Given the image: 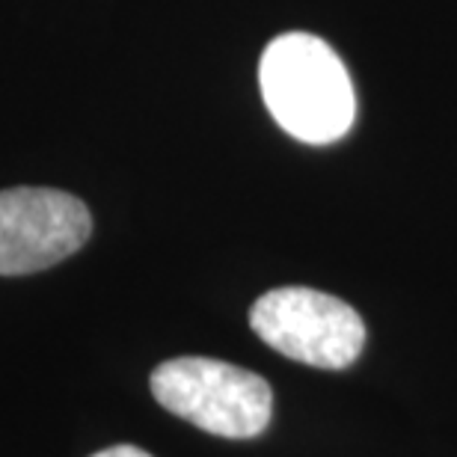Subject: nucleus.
I'll return each mask as SVG.
<instances>
[{"label":"nucleus","instance_id":"obj_2","mask_svg":"<svg viewBox=\"0 0 457 457\" xmlns=\"http://www.w3.org/2000/svg\"><path fill=\"white\" fill-rule=\"evenodd\" d=\"M152 395L172 416L226 440L259 436L273 416L268 380L208 356H176L161 362L152 371Z\"/></svg>","mask_w":457,"mask_h":457},{"label":"nucleus","instance_id":"obj_3","mask_svg":"<svg viewBox=\"0 0 457 457\" xmlns=\"http://www.w3.org/2000/svg\"><path fill=\"white\" fill-rule=\"evenodd\" d=\"M250 327L277 353L315 369H347L365 347V324L356 309L303 286L262 295L250 309Z\"/></svg>","mask_w":457,"mask_h":457},{"label":"nucleus","instance_id":"obj_1","mask_svg":"<svg viewBox=\"0 0 457 457\" xmlns=\"http://www.w3.org/2000/svg\"><path fill=\"white\" fill-rule=\"evenodd\" d=\"M259 84L270 116L295 140L324 145L351 131L356 119L351 75L318 36H277L262 54Z\"/></svg>","mask_w":457,"mask_h":457},{"label":"nucleus","instance_id":"obj_4","mask_svg":"<svg viewBox=\"0 0 457 457\" xmlns=\"http://www.w3.org/2000/svg\"><path fill=\"white\" fill-rule=\"evenodd\" d=\"M93 217L78 196L54 187L0 190V273L54 268L89 241Z\"/></svg>","mask_w":457,"mask_h":457},{"label":"nucleus","instance_id":"obj_5","mask_svg":"<svg viewBox=\"0 0 457 457\" xmlns=\"http://www.w3.org/2000/svg\"><path fill=\"white\" fill-rule=\"evenodd\" d=\"M93 457H152V454L137 449V445H111V449H104V452H96Z\"/></svg>","mask_w":457,"mask_h":457}]
</instances>
